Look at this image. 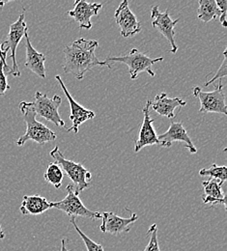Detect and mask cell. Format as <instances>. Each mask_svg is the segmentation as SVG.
Segmentation results:
<instances>
[{
  "label": "cell",
  "instance_id": "obj_4",
  "mask_svg": "<svg viewBox=\"0 0 227 251\" xmlns=\"http://www.w3.org/2000/svg\"><path fill=\"white\" fill-rule=\"evenodd\" d=\"M163 61V57H159L152 59L146 54L140 52L136 49H132L129 54L117 57H107L104 62L109 64L110 62H119L126 64L129 67L130 78L136 79L138 74L146 72L151 76H155V73L152 70V66L157 62Z\"/></svg>",
  "mask_w": 227,
  "mask_h": 251
},
{
  "label": "cell",
  "instance_id": "obj_25",
  "mask_svg": "<svg viewBox=\"0 0 227 251\" xmlns=\"http://www.w3.org/2000/svg\"><path fill=\"white\" fill-rule=\"evenodd\" d=\"M227 50H225V52H224V60H223V63H222V65H221L220 69L218 70V72L216 73V75H214V77H213V78H211L209 81H207V82L205 83V86H209V85H211L212 83H214L216 80H218V79H222L223 77H226V76H227Z\"/></svg>",
  "mask_w": 227,
  "mask_h": 251
},
{
  "label": "cell",
  "instance_id": "obj_22",
  "mask_svg": "<svg viewBox=\"0 0 227 251\" xmlns=\"http://www.w3.org/2000/svg\"><path fill=\"white\" fill-rule=\"evenodd\" d=\"M199 175L201 177H211L212 179L218 180L224 184L227 179V166H219L214 163L210 168L201 169L199 171Z\"/></svg>",
  "mask_w": 227,
  "mask_h": 251
},
{
  "label": "cell",
  "instance_id": "obj_13",
  "mask_svg": "<svg viewBox=\"0 0 227 251\" xmlns=\"http://www.w3.org/2000/svg\"><path fill=\"white\" fill-rule=\"evenodd\" d=\"M55 79L60 84L64 94L66 95V97L69 100V103H70V109H71L70 119L72 121V126L68 128V131H74L75 133H77L79 126L82 125L84 122H86L88 120L93 119L96 116V114L94 111L84 108L82 105H80L74 100V98L71 96L68 89L66 88L65 84L60 75H56Z\"/></svg>",
  "mask_w": 227,
  "mask_h": 251
},
{
  "label": "cell",
  "instance_id": "obj_26",
  "mask_svg": "<svg viewBox=\"0 0 227 251\" xmlns=\"http://www.w3.org/2000/svg\"><path fill=\"white\" fill-rule=\"evenodd\" d=\"M217 5L218 8L220 9L221 12V17H220V23L224 27L227 26V0H217Z\"/></svg>",
  "mask_w": 227,
  "mask_h": 251
},
{
  "label": "cell",
  "instance_id": "obj_7",
  "mask_svg": "<svg viewBox=\"0 0 227 251\" xmlns=\"http://www.w3.org/2000/svg\"><path fill=\"white\" fill-rule=\"evenodd\" d=\"M62 103V99L58 95H54L51 99L47 94L37 91L35 93V100L32 101L33 108L36 115L45 118L47 121L53 123L60 127L65 126V122L59 114V107Z\"/></svg>",
  "mask_w": 227,
  "mask_h": 251
},
{
  "label": "cell",
  "instance_id": "obj_3",
  "mask_svg": "<svg viewBox=\"0 0 227 251\" xmlns=\"http://www.w3.org/2000/svg\"><path fill=\"white\" fill-rule=\"evenodd\" d=\"M50 155L72 180L74 190L76 195L90 187L89 181L92 179V175L81 163L67 159L58 146H55L53 150L50 151Z\"/></svg>",
  "mask_w": 227,
  "mask_h": 251
},
{
  "label": "cell",
  "instance_id": "obj_23",
  "mask_svg": "<svg viewBox=\"0 0 227 251\" xmlns=\"http://www.w3.org/2000/svg\"><path fill=\"white\" fill-rule=\"evenodd\" d=\"M71 223L73 224L74 228L76 229V231L77 232V234L80 236V238L82 239L86 250L87 251H103V247L101 245H99L97 243H95L94 241H92L90 238H88L81 230L80 228L77 226L76 221V218H71Z\"/></svg>",
  "mask_w": 227,
  "mask_h": 251
},
{
  "label": "cell",
  "instance_id": "obj_24",
  "mask_svg": "<svg viewBox=\"0 0 227 251\" xmlns=\"http://www.w3.org/2000/svg\"><path fill=\"white\" fill-rule=\"evenodd\" d=\"M148 234L150 235V241L144 251H161L158 242V226L156 223L152 224L148 230Z\"/></svg>",
  "mask_w": 227,
  "mask_h": 251
},
{
  "label": "cell",
  "instance_id": "obj_28",
  "mask_svg": "<svg viewBox=\"0 0 227 251\" xmlns=\"http://www.w3.org/2000/svg\"><path fill=\"white\" fill-rule=\"evenodd\" d=\"M6 58H7V53H5V52L2 50L1 44H0V61L3 63V65H4V71H7V73L9 74L11 68L8 66V64L6 62Z\"/></svg>",
  "mask_w": 227,
  "mask_h": 251
},
{
  "label": "cell",
  "instance_id": "obj_30",
  "mask_svg": "<svg viewBox=\"0 0 227 251\" xmlns=\"http://www.w3.org/2000/svg\"><path fill=\"white\" fill-rule=\"evenodd\" d=\"M3 239H5V233H4V231H3V229L0 225V240H3Z\"/></svg>",
  "mask_w": 227,
  "mask_h": 251
},
{
  "label": "cell",
  "instance_id": "obj_15",
  "mask_svg": "<svg viewBox=\"0 0 227 251\" xmlns=\"http://www.w3.org/2000/svg\"><path fill=\"white\" fill-rule=\"evenodd\" d=\"M158 138L161 142V146L169 148L171 147L173 142H184L186 145L185 147L189 149L191 154H196L197 149L192 141L191 137L189 136L186 128L182 124V122L172 123L169 128L161 135H158Z\"/></svg>",
  "mask_w": 227,
  "mask_h": 251
},
{
  "label": "cell",
  "instance_id": "obj_6",
  "mask_svg": "<svg viewBox=\"0 0 227 251\" xmlns=\"http://www.w3.org/2000/svg\"><path fill=\"white\" fill-rule=\"evenodd\" d=\"M67 196L63 200L57 202H51V208L60 210L64 212L71 218H85L90 220H100L101 219V214L99 212H93L87 209L82 201L79 199L78 195L75 193L73 185L69 184L66 188Z\"/></svg>",
  "mask_w": 227,
  "mask_h": 251
},
{
  "label": "cell",
  "instance_id": "obj_10",
  "mask_svg": "<svg viewBox=\"0 0 227 251\" xmlns=\"http://www.w3.org/2000/svg\"><path fill=\"white\" fill-rule=\"evenodd\" d=\"M115 21L120 28L121 35L128 39L141 31V25L136 16L130 11L129 1L124 0L116 9L114 14Z\"/></svg>",
  "mask_w": 227,
  "mask_h": 251
},
{
  "label": "cell",
  "instance_id": "obj_16",
  "mask_svg": "<svg viewBox=\"0 0 227 251\" xmlns=\"http://www.w3.org/2000/svg\"><path fill=\"white\" fill-rule=\"evenodd\" d=\"M187 104L186 100L180 98H168L165 92L157 95L154 101H151L152 109L162 117H167L169 119L175 118V109L183 107Z\"/></svg>",
  "mask_w": 227,
  "mask_h": 251
},
{
  "label": "cell",
  "instance_id": "obj_9",
  "mask_svg": "<svg viewBox=\"0 0 227 251\" xmlns=\"http://www.w3.org/2000/svg\"><path fill=\"white\" fill-rule=\"evenodd\" d=\"M151 19H152V25L158 31L162 34V36L168 40L171 46L170 52L175 54L178 50V47L174 41L175 31L174 27L179 23V19L172 21L168 11L164 13H161L159 10V6H153L151 9Z\"/></svg>",
  "mask_w": 227,
  "mask_h": 251
},
{
  "label": "cell",
  "instance_id": "obj_27",
  "mask_svg": "<svg viewBox=\"0 0 227 251\" xmlns=\"http://www.w3.org/2000/svg\"><path fill=\"white\" fill-rule=\"evenodd\" d=\"M10 88L11 87L8 84L7 77L4 73V65L0 61V96L5 94Z\"/></svg>",
  "mask_w": 227,
  "mask_h": 251
},
{
  "label": "cell",
  "instance_id": "obj_18",
  "mask_svg": "<svg viewBox=\"0 0 227 251\" xmlns=\"http://www.w3.org/2000/svg\"><path fill=\"white\" fill-rule=\"evenodd\" d=\"M51 208V202L40 195H25L20 207V211L24 216L43 215Z\"/></svg>",
  "mask_w": 227,
  "mask_h": 251
},
{
  "label": "cell",
  "instance_id": "obj_19",
  "mask_svg": "<svg viewBox=\"0 0 227 251\" xmlns=\"http://www.w3.org/2000/svg\"><path fill=\"white\" fill-rule=\"evenodd\" d=\"M202 186L204 188V194L202 196L204 204H210L211 206L222 204L226 207L227 198L222 189V182L215 179H210L209 181H204Z\"/></svg>",
  "mask_w": 227,
  "mask_h": 251
},
{
  "label": "cell",
  "instance_id": "obj_1",
  "mask_svg": "<svg viewBox=\"0 0 227 251\" xmlns=\"http://www.w3.org/2000/svg\"><path fill=\"white\" fill-rule=\"evenodd\" d=\"M99 46L96 40L77 39L73 44L64 48L65 62L63 70L66 74L73 75L76 79H83L86 73L96 66H111L104 61H100L96 56L95 50Z\"/></svg>",
  "mask_w": 227,
  "mask_h": 251
},
{
  "label": "cell",
  "instance_id": "obj_20",
  "mask_svg": "<svg viewBox=\"0 0 227 251\" xmlns=\"http://www.w3.org/2000/svg\"><path fill=\"white\" fill-rule=\"evenodd\" d=\"M199 8L197 17L204 24H208L215 21L218 17H221L220 9L218 8L216 0H199Z\"/></svg>",
  "mask_w": 227,
  "mask_h": 251
},
{
  "label": "cell",
  "instance_id": "obj_14",
  "mask_svg": "<svg viewBox=\"0 0 227 251\" xmlns=\"http://www.w3.org/2000/svg\"><path fill=\"white\" fill-rule=\"evenodd\" d=\"M130 218H121L117 215L106 212L101 215L102 222L101 224V231L103 233H108L111 235H119L121 233H128L130 230V226L138 220L136 214L130 212Z\"/></svg>",
  "mask_w": 227,
  "mask_h": 251
},
{
  "label": "cell",
  "instance_id": "obj_2",
  "mask_svg": "<svg viewBox=\"0 0 227 251\" xmlns=\"http://www.w3.org/2000/svg\"><path fill=\"white\" fill-rule=\"evenodd\" d=\"M20 109L26 123V131L17 140L16 144L18 146L22 147L29 140L43 146L46 143L54 141L56 139V134L54 131L43 123L37 121V115L34 111L32 102L22 101L20 103Z\"/></svg>",
  "mask_w": 227,
  "mask_h": 251
},
{
  "label": "cell",
  "instance_id": "obj_17",
  "mask_svg": "<svg viewBox=\"0 0 227 251\" xmlns=\"http://www.w3.org/2000/svg\"><path fill=\"white\" fill-rule=\"evenodd\" d=\"M25 38L26 40V59L25 66L38 76L46 78V56L34 49L30 38L28 36V32L25 33Z\"/></svg>",
  "mask_w": 227,
  "mask_h": 251
},
{
  "label": "cell",
  "instance_id": "obj_11",
  "mask_svg": "<svg viewBox=\"0 0 227 251\" xmlns=\"http://www.w3.org/2000/svg\"><path fill=\"white\" fill-rule=\"evenodd\" d=\"M150 107L151 100H147L145 106L142 109L143 112V122L139 130L138 138L134 144V152L138 153L146 146L158 144L161 145V142L158 138V134L153 126L154 120L150 117Z\"/></svg>",
  "mask_w": 227,
  "mask_h": 251
},
{
  "label": "cell",
  "instance_id": "obj_8",
  "mask_svg": "<svg viewBox=\"0 0 227 251\" xmlns=\"http://www.w3.org/2000/svg\"><path fill=\"white\" fill-rule=\"evenodd\" d=\"M193 93L200 100V113H222L227 115L226 94L224 92L222 79H220L219 84L216 85V89L212 92H204L200 87L195 86L193 89Z\"/></svg>",
  "mask_w": 227,
  "mask_h": 251
},
{
  "label": "cell",
  "instance_id": "obj_5",
  "mask_svg": "<svg viewBox=\"0 0 227 251\" xmlns=\"http://www.w3.org/2000/svg\"><path fill=\"white\" fill-rule=\"evenodd\" d=\"M28 28L25 23V13H23L19 19L10 25V29L7 35V40L3 44H1L2 50L7 53L9 50L11 51V54L9 55L10 58H12L13 66L9 72L13 76L20 77L21 76V71L19 68V65L17 62L16 54H17V49L19 44L21 43L22 39L25 37V33L27 32Z\"/></svg>",
  "mask_w": 227,
  "mask_h": 251
},
{
  "label": "cell",
  "instance_id": "obj_21",
  "mask_svg": "<svg viewBox=\"0 0 227 251\" xmlns=\"http://www.w3.org/2000/svg\"><path fill=\"white\" fill-rule=\"evenodd\" d=\"M44 178L49 184L52 185L54 188H60L62 186L64 174L61 167L55 162H53L48 166V169L44 175Z\"/></svg>",
  "mask_w": 227,
  "mask_h": 251
},
{
  "label": "cell",
  "instance_id": "obj_12",
  "mask_svg": "<svg viewBox=\"0 0 227 251\" xmlns=\"http://www.w3.org/2000/svg\"><path fill=\"white\" fill-rule=\"evenodd\" d=\"M101 7V3H88L84 0H76L74 3L73 10L67 12V14L79 25V28L89 30L92 28L91 18L97 16Z\"/></svg>",
  "mask_w": 227,
  "mask_h": 251
},
{
  "label": "cell",
  "instance_id": "obj_29",
  "mask_svg": "<svg viewBox=\"0 0 227 251\" xmlns=\"http://www.w3.org/2000/svg\"><path fill=\"white\" fill-rule=\"evenodd\" d=\"M66 244H67V240L64 238V239H62V240H61V249H60V251H69V250L67 249Z\"/></svg>",
  "mask_w": 227,
  "mask_h": 251
}]
</instances>
